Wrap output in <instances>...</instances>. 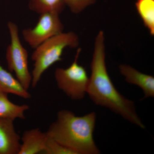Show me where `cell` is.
Here are the masks:
<instances>
[{
    "label": "cell",
    "mask_w": 154,
    "mask_h": 154,
    "mask_svg": "<svg viewBox=\"0 0 154 154\" xmlns=\"http://www.w3.org/2000/svg\"><path fill=\"white\" fill-rule=\"evenodd\" d=\"M87 94L96 105L106 107L133 124L144 129L134 103L122 95L116 88L107 72L105 38L100 30L94 42Z\"/></svg>",
    "instance_id": "cell-1"
},
{
    "label": "cell",
    "mask_w": 154,
    "mask_h": 154,
    "mask_svg": "<svg viewBox=\"0 0 154 154\" xmlns=\"http://www.w3.org/2000/svg\"><path fill=\"white\" fill-rule=\"evenodd\" d=\"M96 119L95 112L79 116L69 110H60L46 133L76 154H100L94 138Z\"/></svg>",
    "instance_id": "cell-2"
},
{
    "label": "cell",
    "mask_w": 154,
    "mask_h": 154,
    "mask_svg": "<svg viewBox=\"0 0 154 154\" xmlns=\"http://www.w3.org/2000/svg\"><path fill=\"white\" fill-rule=\"evenodd\" d=\"M79 45V36L74 32L62 33L53 36L36 48L31 59L34 62L31 73L32 88H36L41 77L56 63L62 60L64 50L67 48H77Z\"/></svg>",
    "instance_id": "cell-3"
},
{
    "label": "cell",
    "mask_w": 154,
    "mask_h": 154,
    "mask_svg": "<svg viewBox=\"0 0 154 154\" xmlns=\"http://www.w3.org/2000/svg\"><path fill=\"white\" fill-rule=\"evenodd\" d=\"M82 49L78 48L75 59L66 69L57 68L54 78L59 89L73 100H81L87 94L89 77L86 69L78 63Z\"/></svg>",
    "instance_id": "cell-4"
},
{
    "label": "cell",
    "mask_w": 154,
    "mask_h": 154,
    "mask_svg": "<svg viewBox=\"0 0 154 154\" xmlns=\"http://www.w3.org/2000/svg\"><path fill=\"white\" fill-rule=\"evenodd\" d=\"M11 42L7 48L6 57L9 71L14 72L16 78L26 90L31 85L32 76L28 66V51L20 40L19 30L16 23L8 24Z\"/></svg>",
    "instance_id": "cell-5"
},
{
    "label": "cell",
    "mask_w": 154,
    "mask_h": 154,
    "mask_svg": "<svg viewBox=\"0 0 154 154\" xmlns=\"http://www.w3.org/2000/svg\"><path fill=\"white\" fill-rule=\"evenodd\" d=\"M59 15L51 12L39 14L38 22L33 28L22 30L24 40L35 49L48 39L63 32L64 25Z\"/></svg>",
    "instance_id": "cell-6"
},
{
    "label": "cell",
    "mask_w": 154,
    "mask_h": 154,
    "mask_svg": "<svg viewBox=\"0 0 154 154\" xmlns=\"http://www.w3.org/2000/svg\"><path fill=\"white\" fill-rule=\"evenodd\" d=\"M20 140L14 120L0 118V154H19Z\"/></svg>",
    "instance_id": "cell-7"
},
{
    "label": "cell",
    "mask_w": 154,
    "mask_h": 154,
    "mask_svg": "<svg viewBox=\"0 0 154 154\" xmlns=\"http://www.w3.org/2000/svg\"><path fill=\"white\" fill-rule=\"evenodd\" d=\"M119 69L126 82L138 86L142 89L144 94V99L154 97L153 76L141 72L128 65H120Z\"/></svg>",
    "instance_id": "cell-8"
},
{
    "label": "cell",
    "mask_w": 154,
    "mask_h": 154,
    "mask_svg": "<svg viewBox=\"0 0 154 154\" xmlns=\"http://www.w3.org/2000/svg\"><path fill=\"white\" fill-rule=\"evenodd\" d=\"M48 138L46 132H42L39 128L26 131L21 140L20 150L18 154H36L43 152Z\"/></svg>",
    "instance_id": "cell-9"
},
{
    "label": "cell",
    "mask_w": 154,
    "mask_h": 154,
    "mask_svg": "<svg viewBox=\"0 0 154 154\" xmlns=\"http://www.w3.org/2000/svg\"><path fill=\"white\" fill-rule=\"evenodd\" d=\"M0 92L12 94L24 99L31 97L30 93L14 77L11 72L7 70L0 64Z\"/></svg>",
    "instance_id": "cell-10"
},
{
    "label": "cell",
    "mask_w": 154,
    "mask_h": 154,
    "mask_svg": "<svg viewBox=\"0 0 154 154\" xmlns=\"http://www.w3.org/2000/svg\"><path fill=\"white\" fill-rule=\"evenodd\" d=\"M29 109L27 105H18L10 101L8 94L0 92V118L14 120L25 119V111Z\"/></svg>",
    "instance_id": "cell-11"
},
{
    "label": "cell",
    "mask_w": 154,
    "mask_h": 154,
    "mask_svg": "<svg viewBox=\"0 0 154 154\" xmlns=\"http://www.w3.org/2000/svg\"><path fill=\"white\" fill-rule=\"evenodd\" d=\"M135 7L146 28L154 35V0H137Z\"/></svg>",
    "instance_id": "cell-12"
},
{
    "label": "cell",
    "mask_w": 154,
    "mask_h": 154,
    "mask_svg": "<svg viewBox=\"0 0 154 154\" xmlns=\"http://www.w3.org/2000/svg\"><path fill=\"white\" fill-rule=\"evenodd\" d=\"M66 5L64 0H30L29 8L36 14L55 13L60 14Z\"/></svg>",
    "instance_id": "cell-13"
},
{
    "label": "cell",
    "mask_w": 154,
    "mask_h": 154,
    "mask_svg": "<svg viewBox=\"0 0 154 154\" xmlns=\"http://www.w3.org/2000/svg\"><path fill=\"white\" fill-rule=\"evenodd\" d=\"M43 152L46 154H76L48 136Z\"/></svg>",
    "instance_id": "cell-14"
},
{
    "label": "cell",
    "mask_w": 154,
    "mask_h": 154,
    "mask_svg": "<svg viewBox=\"0 0 154 154\" xmlns=\"http://www.w3.org/2000/svg\"><path fill=\"white\" fill-rule=\"evenodd\" d=\"M72 13L79 14L96 2V0H64Z\"/></svg>",
    "instance_id": "cell-15"
}]
</instances>
